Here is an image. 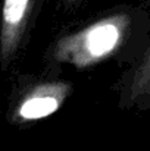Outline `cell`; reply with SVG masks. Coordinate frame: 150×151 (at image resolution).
<instances>
[{
    "label": "cell",
    "instance_id": "4",
    "mask_svg": "<svg viewBox=\"0 0 150 151\" xmlns=\"http://www.w3.org/2000/svg\"><path fill=\"white\" fill-rule=\"evenodd\" d=\"M146 99H150V49L134 69L127 93L128 104H134Z\"/></svg>",
    "mask_w": 150,
    "mask_h": 151
},
{
    "label": "cell",
    "instance_id": "1",
    "mask_svg": "<svg viewBox=\"0 0 150 151\" xmlns=\"http://www.w3.org/2000/svg\"><path fill=\"white\" fill-rule=\"evenodd\" d=\"M131 25L125 13L103 18L87 28L65 35L53 47V57L59 63L88 68L107 59L124 43Z\"/></svg>",
    "mask_w": 150,
    "mask_h": 151
},
{
    "label": "cell",
    "instance_id": "5",
    "mask_svg": "<svg viewBox=\"0 0 150 151\" xmlns=\"http://www.w3.org/2000/svg\"><path fill=\"white\" fill-rule=\"evenodd\" d=\"M69 1H75V0H69Z\"/></svg>",
    "mask_w": 150,
    "mask_h": 151
},
{
    "label": "cell",
    "instance_id": "2",
    "mask_svg": "<svg viewBox=\"0 0 150 151\" xmlns=\"http://www.w3.org/2000/svg\"><path fill=\"white\" fill-rule=\"evenodd\" d=\"M72 91L69 82H46L28 90L16 104L13 120L33 122L57 111Z\"/></svg>",
    "mask_w": 150,
    "mask_h": 151
},
{
    "label": "cell",
    "instance_id": "3",
    "mask_svg": "<svg viewBox=\"0 0 150 151\" xmlns=\"http://www.w3.org/2000/svg\"><path fill=\"white\" fill-rule=\"evenodd\" d=\"M36 0H4L0 21V63L6 68L15 57Z\"/></svg>",
    "mask_w": 150,
    "mask_h": 151
}]
</instances>
